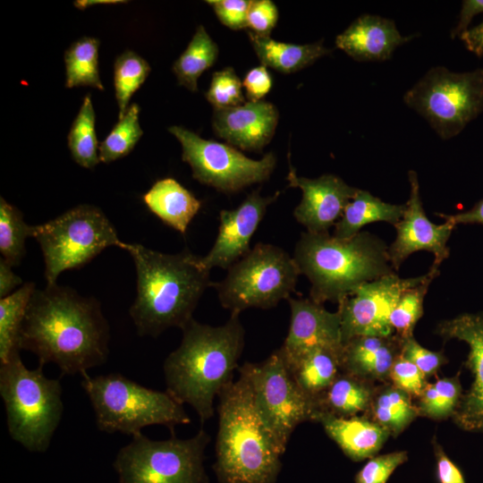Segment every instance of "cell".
<instances>
[{
	"mask_svg": "<svg viewBox=\"0 0 483 483\" xmlns=\"http://www.w3.org/2000/svg\"><path fill=\"white\" fill-rule=\"evenodd\" d=\"M109 338L99 302L55 284L33 292L20 347L33 352L39 366L53 362L62 375H82L106 361Z\"/></svg>",
	"mask_w": 483,
	"mask_h": 483,
	"instance_id": "1",
	"label": "cell"
},
{
	"mask_svg": "<svg viewBox=\"0 0 483 483\" xmlns=\"http://www.w3.org/2000/svg\"><path fill=\"white\" fill-rule=\"evenodd\" d=\"M182 330L180 345L163 365L166 392L181 404L191 405L203 424L215 414L216 398L233 381L245 330L238 312L217 326L191 318Z\"/></svg>",
	"mask_w": 483,
	"mask_h": 483,
	"instance_id": "2",
	"label": "cell"
},
{
	"mask_svg": "<svg viewBox=\"0 0 483 483\" xmlns=\"http://www.w3.org/2000/svg\"><path fill=\"white\" fill-rule=\"evenodd\" d=\"M124 250L137 273V296L130 316L138 334L157 337L171 327L182 329L212 284L201 257L188 250L166 254L137 243H127Z\"/></svg>",
	"mask_w": 483,
	"mask_h": 483,
	"instance_id": "3",
	"label": "cell"
},
{
	"mask_svg": "<svg viewBox=\"0 0 483 483\" xmlns=\"http://www.w3.org/2000/svg\"><path fill=\"white\" fill-rule=\"evenodd\" d=\"M218 429L213 469L219 483H275L283 453L255 407L249 374L239 377L218 395Z\"/></svg>",
	"mask_w": 483,
	"mask_h": 483,
	"instance_id": "4",
	"label": "cell"
},
{
	"mask_svg": "<svg viewBox=\"0 0 483 483\" xmlns=\"http://www.w3.org/2000/svg\"><path fill=\"white\" fill-rule=\"evenodd\" d=\"M293 258L310 283L309 298L337 304L359 286L395 273L388 246L375 234L360 232L350 239L329 233H302Z\"/></svg>",
	"mask_w": 483,
	"mask_h": 483,
	"instance_id": "5",
	"label": "cell"
},
{
	"mask_svg": "<svg viewBox=\"0 0 483 483\" xmlns=\"http://www.w3.org/2000/svg\"><path fill=\"white\" fill-rule=\"evenodd\" d=\"M62 386L43 367L30 369L20 353L0 364V395L10 436L33 453L47 450L63 415Z\"/></svg>",
	"mask_w": 483,
	"mask_h": 483,
	"instance_id": "6",
	"label": "cell"
},
{
	"mask_svg": "<svg viewBox=\"0 0 483 483\" xmlns=\"http://www.w3.org/2000/svg\"><path fill=\"white\" fill-rule=\"evenodd\" d=\"M81 376V387L93 407L97 427L103 432L133 436L151 425L173 430L177 425L191 423L183 405L166 391L145 387L119 373Z\"/></svg>",
	"mask_w": 483,
	"mask_h": 483,
	"instance_id": "7",
	"label": "cell"
},
{
	"mask_svg": "<svg viewBox=\"0 0 483 483\" xmlns=\"http://www.w3.org/2000/svg\"><path fill=\"white\" fill-rule=\"evenodd\" d=\"M32 237L38 242L45 262L47 285L56 284L59 275L80 268L105 249L125 250L113 224L97 207L76 206L44 224L32 225Z\"/></svg>",
	"mask_w": 483,
	"mask_h": 483,
	"instance_id": "8",
	"label": "cell"
},
{
	"mask_svg": "<svg viewBox=\"0 0 483 483\" xmlns=\"http://www.w3.org/2000/svg\"><path fill=\"white\" fill-rule=\"evenodd\" d=\"M300 275L293 257L280 247L259 242L211 286L225 309L241 313L250 308L271 309L289 299Z\"/></svg>",
	"mask_w": 483,
	"mask_h": 483,
	"instance_id": "9",
	"label": "cell"
},
{
	"mask_svg": "<svg viewBox=\"0 0 483 483\" xmlns=\"http://www.w3.org/2000/svg\"><path fill=\"white\" fill-rule=\"evenodd\" d=\"M209 441L204 429L187 439L151 440L140 433L119 450L113 466L119 483H208L204 459Z\"/></svg>",
	"mask_w": 483,
	"mask_h": 483,
	"instance_id": "10",
	"label": "cell"
},
{
	"mask_svg": "<svg viewBox=\"0 0 483 483\" xmlns=\"http://www.w3.org/2000/svg\"><path fill=\"white\" fill-rule=\"evenodd\" d=\"M403 99L443 140L453 138L483 112V68L453 72L433 67Z\"/></svg>",
	"mask_w": 483,
	"mask_h": 483,
	"instance_id": "11",
	"label": "cell"
},
{
	"mask_svg": "<svg viewBox=\"0 0 483 483\" xmlns=\"http://www.w3.org/2000/svg\"><path fill=\"white\" fill-rule=\"evenodd\" d=\"M243 366L258 414L284 454L297 426L314 420L315 402L292 379L279 349L259 363L245 362Z\"/></svg>",
	"mask_w": 483,
	"mask_h": 483,
	"instance_id": "12",
	"label": "cell"
},
{
	"mask_svg": "<svg viewBox=\"0 0 483 483\" xmlns=\"http://www.w3.org/2000/svg\"><path fill=\"white\" fill-rule=\"evenodd\" d=\"M168 131L180 141L182 159L190 165L192 177L218 191L234 193L263 182L275 169L272 152L254 160L229 144L202 139L186 128L174 125Z\"/></svg>",
	"mask_w": 483,
	"mask_h": 483,
	"instance_id": "13",
	"label": "cell"
},
{
	"mask_svg": "<svg viewBox=\"0 0 483 483\" xmlns=\"http://www.w3.org/2000/svg\"><path fill=\"white\" fill-rule=\"evenodd\" d=\"M428 273L402 278L396 273L366 283L338 303L343 344L357 336H391L390 315L401 295L422 283Z\"/></svg>",
	"mask_w": 483,
	"mask_h": 483,
	"instance_id": "14",
	"label": "cell"
},
{
	"mask_svg": "<svg viewBox=\"0 0 483 483\" xmlns=\"http://www.w3.org/2000/svg\"><path fill=\"white\" fill-rule=\"evenodd\" d=\"M411 185L409 200L402 219L394 225L396 237L388 247L392 267L397 271L413 252L426 250L434 254V264L440 265L448 256L447 242L455 227L450 221L436 225L426 216L419 196L417 173L409 171Z\"/></svg>",
	"mask_w": 483,
	"mask_h": 483,
	"instance_id": "15",
	"label": "cell"
},
{
	"mask_svg": "<svg viewBox=\"0 0 483 483\" xmlns=\"http://www.w3.org/2000/svg\"><path fill=\"white\" fill-rule=\"evenodd\" d=\"M436 333L445 341L457 339L469 345L465 366L470 370L473 381L462 394L453 419L462 429L483 433V312L464 313L443 320Z\"/></svg>",
	"mask_w": 483,
	"mask_h": 483,
	"instance_id": "16",
	"label": "cell"
},
{
	"mask_svg": "<svg viewBox=\"0 0 483 483\" xmlns=\"http://www.w3.org/2000/svg\"><path fill=\"white\" fill-rule=\"evenodd\" d=\"M263 197L259 190L250 192L235 208L221 210L219 227L215 243L209 252L201 257L209 270L218 267L228 269L249 252L251 237L263 220L267 209L280 195Z\"/></svg>",
	"mask_w": 483,
	"mask_h": 483,
	"instance_id": "17",
	"label": "cell"
},
{
	"mask_svg": "<svg viewBox=\"0 0 483 483\" xmlns=\"http://www.w3.org/2000/svg\"><path fill=\"white\" fill-rule=\"evenodd\" d=\"M287 180L289 186L302 191V199L293 216L312 233H328L358 191L335 174H323L315 179L298 176L291 164Z\"/></svg>",
	"mask_w": 483,
	"mask_h": 483,
	"instance_id": "18",
	"label": "cell"
},
{
	"mask_svg": "<svg viewBox=\"0 0 483 483\" xmlns=\"http://www.w3.org/2000/svg\"><path fill=\"white\" fill-rule=\"evenodd\" d=\"M287 300L291 310L290 326L279 348L284 360L318 347L342 353L343 344L338 310L330 312L310 298Z\"/></svg>",
	"mask_w": 483,
	"mask_h": 483,
	"instance_id": "19",
	"label": "cell"
},
{
	"mask_svg": "<svg viewBox=\"0 0 483 483\" xmlns=\"http://www.w3.org/2000/svg\"><path fill=\"white\" fill-rule=\"evenodd\" d=\"M278 118L272 103L249 101L235 107L214 109L212 124L215 133L229 145L260 151L272 140Z\"/></svg>",
	"mask_w": 483,
	"mask_h": 483,
	"instance_id": "20",
	"label": "cell"
},
{
	"mask_svg": "<svg viewBox=\"0 0 483 483\" xmlns=\"http://www.w3.org/2000/svg\"><path fill=\"white\" fill-rule=\"evenodd\" d=\"M412 38L402 36L390 19L363 14L336 37L335 45L356 61H385Z\"/></svg>",
	"mask_w": 483,
	"mask_h": 483,
	"instance_id": "21",
	"label": "cell"
},
{
	"mask_svg": "<svg viewBox=\"0 0 483 483\" xmlns=\"http://www.w3.org/2000/svg\"><path fill=\"white\" fill-rule=\"evenodd\" d=\"M401 353V340L391 336H357L343 343L341 370L364 380L390 377L391 369Z\"/></svg>",
	"mask_w": 483,
	"mask_h": 483,
	"instance_id": "22",
	"label": "cell"
},
{
	"mask_svg": "<svg viewBox=\"0 0 483 483\" xmlns=\"http://www.w3.org/2000/svg\"><path fill=\"white\" fill-rule=\"evenodd\" d=\"M313 421L319 422L327 436L354 462L373 457L390 436L384 427L364 417L317 412Z\"/></svg>",
	"mask_w": 483,
	"mask_h": 483,
	"instance_id": "23",
	"label": "cell"
},
{
	"mask_svg": "<svg viewBox=\"0 0 483 483\" xmlns=\"http://www.w3.org/2000/svg\"><path fill=\"white\" fill-rule=\"evenodd\" d=\"M142 199L163 223L182 234L201 208V201L174 178L157 181Z\"/></svg>",
	"mask_w": 483,
	"mask_h": 483,
	"instance_id": "24",
	"label": "cell"
},
{
	"mask_svg": "<svg viewBox=\"0 0 483 483\" xmlns=\"http://www.w3.org/2000/svg\"><path fill=\"white\" fill-rule=\"evenodd\" d=\"M284 361L299 388L314 402L341 371V353L326 348H313Z\"/></svg>",
	"mask_w": 483,
	"mask_h": 483,
	"instance_id": "25",
	"label": "cell"
},
{
	"mask_svg": "<svg viewBox=\"0 0 483 483\" xmlns=\"http://www.w3.org/2000/svg\"><path fill=\"white\" fill-rule=\"evenodd\" d=\"M248 36L261 64L284 73L300 71L331 52L325 47L322 40L297 45L276 41L250 30Z\"/></svg>",
	"mask_w": 483,
	"mask_h": 483,
	"instance_id": "26",
	"label": "cell"
},
{
	"mask_svg": "<svg viewBox=\"0 0 483 483\" xmlns=\"http://www.w3.org/2000/svg\"><path fill=\"white\" fill-rule=\"evenodd\" d=\"M404 210L405 204L386 203L369 191L358 189L335 225L333 235L338 239H350L360 233L363 226L374 222L395 225L402 219Z\"/></svg>",
	"mask_w": 483,
	"mask_h": 483,
	"instance_id": "27",
	"label": "cell"
},
{
	"mask_svg": "<svg viewBox=\"0 0 483 483\" xmlns=\"http://www.w3.org/2000/svg\"><path fill=\"white\" fill-rule=\"evenodd\" d=\"M372 400L373 392L366 380L341 370L329 387L315 400V405L317 412L353 417L367 411Z\"/></svg>",
	"mask_w": 483,
	"mask_h": 483,
	"instance_id": "28",
	"label": "cell"
},
{
	"mask_svg": "<svg viewBox=\"0 0 483 483\" xmlns=\"http://www.w3.org/2000/svg\"><path fill=\"white\" fill-rule=\"evenodd\" d=\"M35 284H23L0 300V364L20 353V333Z\"/></svg>",
	"mask_w": 483,
	"mask_h": 483,
	"instance_id": "29",
	"label": "cell"
},
{
	"mask_svg": "<svg viewBox=\"0 0 483 483\" xmlns=\"http://www.w3.org/2000/svg\"><path fill=\"white\" fill-rule=\"evenodd\" d=\"M219 54L216 43L206 29L199 25L186 49L175 60L173 71L179 85L191 91L198 90V79L216 62Z\"/></svg>",
	"mask_w": 483,
	"mask_h": 483,
	"instance_id": "30",
	"label": "cell"
},
{
	"mask_svg": "<svg viewBox=\"0 0 483 483\" xmlns=\"http://www.w3.org/2000/svg\"><path fill=\"white\" fill-rule=\"evenodd\" d=\"M100 41L92 37H82L74 41L64 53L65 87L68 89L89 86L99 90L105 88L98 70Z\"/></svg>",
	"mask_w": 483,
	"mask_h": 483,
	"instance_id": "31",
	"label": "cell"
},
{
	"mask_svg": "<svg viewBox=\"0 0 483 483\" xmlns=\"http://www.w3.org/2000/svg\"><path fill=\"white\" fill-rule=\"evenodd\" d=\"M95 119L91 97L87 94L72 123L67 139L73 160L88 169L94 168L100 162Z\"/></svg>",
	"mask_w": 483,
	"mask_h": 483,
	"instance_id": "32",
	"label": "cell"
},
{
	"mask_svg": "<svg viewBox=\"0 0 483 483\" xmlns=\"http://www.w3.org/2000/svg\"><path fill=\"white\" fill-rule=\"evenodd\" d=\"M371 411L374 421L396 436L419 415L406 392L391 386L373 397Z\"/></svg>",
	"mask_w": 483,
	"mask_h": 483,
	"instance_id": "33",
	"label": "cell"
},
{
	"mask_svg": "<svg viewBox=\"0 0 483 483\" xmlns=\"http://www.w3.org/2000/svg\"><path fill=\"white\" fill-rule=\"evenodd\" d=\"M438 265L433 263L427 278L419 284L406 290L390 315V324L395 335L403 341L413 336V330L423 315V301L431 282L438 275Z\"/></svg>",
	"mask_w": 483,
	"mask_h": 483,
	"instance_id": "34",
	"label": "cell"
},
{
	"mask_svg": "<svg viewBox=\"0 0 483 483\" xmlns=\"http://www.w3.org/2000/svg\"><path fill=\"white\" fill-rule=\"evenodd\" d=\"M150 70L149 64L131 50H126L115 58L114 85L119 119L124 115L131 97L144 83Z\"/></svg>",
	"mask_w": 483,
	"mask_h": 483,
	"instance_id": "35",
	"label": "cell"
},
{
	"mask_svg": "<svg viewBox=\"0 0 483 483\" xmlns=\"http://www.w3.org/2000/svg\"><path fill=\"white\" fill-rule=\"evenodd\" d=\"M32 235V225L23 219L22 213L3 197L0 199V252L8 264L17 266L23 258L25 241Z\"/></svg>",
	"mask_w": 483,
	"mask_h": 483,
	"instance_id": "36",
	"label": "cell"
},
{
	"mask_svg": "<svg viewBox=\"0 0 483 483\" xmlns=\"http://www.w3.org/2000/svg\"><path fill=\"white\" fill-rule=\"evenodd\" d=\"M140 111V108L136 103L130 105L124 115L100 142V162H113L127 156L134 148L143 134L139 123Z\"/></svg>",
	"mask_w": 483,
	"mask_h": 483,
	"instance_id": "37",
	"label": "cell"
},
{
	"mask_svg": "<svg viewBox=\"0 0 483 483\" xmlns=\"http://www.w3.org/2000/svg\"><path fill=\"white\" fill-rule=\"evenodd\" d=\"M462 394L459 374L438 379L427 385L419 396V413L435 419L453 416Z\"/></svg>",
	"mask_w": 483,
	"mask_h": 483,
	"instance_id": "38",
	"label": "cell"
},
{
	"mask_svg": "<svg viewBox=\"0 0 483 483\" xmlns=\"http://www.w3.org/2000/svg\"><path fill=\"white\" fill-rule=\"evenodd\" d=\"M242 82L232 67L215 72L205 94L214 109L235 107L245 104Z\"/></svg>",
	"mask_w": 483,
	"mask_h": 483,
	"instance_id": "39",
	"label": "cell"
},
{
	"mask_svg": "<svg viewBox=\"0 0 483 483\" xmlns=\"http://www.w3.org/2000/svg\"><path fill=\"white\" fill-rule=\"evenodd\" d=\"M408 461L406 451H397L370 458L357 472L355 483H387L394 470Z\"/></svg>",
	"mask_w": 483,
	"mask_h": 483,
	"instance_id": "40",
	"label": "cell"
},
{
	"mask_svg": "<svg viewBox=\"0 0 483 483\" xmlns=\"http://www.w3.org/2000/svg\"><path fill=\"white\" fill-rule=\"evenodd\" d=\"M425 377L423 372L401 353L394 360L390 372V378L394 386L415 396H420L427 386Z\"/></svg>",
	"mask_w": 483,
	"mask_h": 483,
	"instance_id": "41",
	"label": "cell"
},
{
	"mask_svg": "<svg viewBox=\"0 0 483 483\" xmlns=\"http://www.w3.org/2000/svg\"><path fill=\"white\" fill-rule=\"evenodd\" d=\"M401 355L416 365L426 377L435 374L446 361L442 352L424 348L413 336L401 341Z\"/></svg>",
	"mask_w": 483,
	"mask_h": 483,
	"instance_id": "42",
	"label": "cell"
},
{
	"mask_svg": "<svg viewBox=\"0 0 483 483\" xmlns=\"http://www.w3.org/2000/svg\"><path fill=\"white\" fill-rule=\"evenodd\" d=\"M278 21V10L271 0H250L247 27L250 31L269 37Z\"/></svg>",
	"mask_w": 483,
	"mask_h": 483,
	"instance_id": "43",
	"label": "cell"
},
{
	"mask_svg": "<svg viewBox=\"0 0 483 483\" xmlns=\"http://www.w3.org/2000/svg\"><path fill=\"white\" fill-rule=\"evenodd\" d=\"M250 0H210L206 1L213 8L218 20L232 30L247 27Z\"/></svg>",
	"mask_w": 483,
	"mask_h": 483,
	"instance_id": "44",
	"label": "cell"
},
{
	"mask_svg": "<svg viewBox=\"0 0 483 483\" xmlns=\"http://www.w3.org/2000/svg\"><path fill=\"white\" fill-rule=\"evenodd\" d=\"M273 80L265 65L250 69L245 75L242 86L250 101L257 102L270 91Z\"/></svg>",
	"mask_w": 483,
	"mask_h": 483,
	"instance_id": "45",
	"label": "cell"
},
{
	"mask_svg": "<svg viewBox=\"0 0 483 483\" xmlns=\"http://www.w3.org/2000/svg\"><path fill=\"white\" fill-rule=\"evenodd\" d=\"M437 483H466L462 470L446 455L441 445L433 442Z\"/></svg>",
	"mask_w": 483,
	"mask_h": 483,
	"instance_id": "46",
	"label": "cell"
},
{
	"mask_svg": "<svg viewBox=\"0 0 483 483\" xmlns=\"http://www.w3.org/2000/svg\"><path fill=\"white\" fill-rule=\"evenodd\" d=\"M483 13V0H465L462 2L460 19L456 27L452 30L451 37H460L468 30L473 17Z\"/></svg>",
	"mask_w": 483,
	"mask_h": 483,
	"instance_id": "47",
	"label": "cell"
},
{
	"mask_svg": "<svg viewBox=\"0 0 483 483\" xmlns=\"http://www.w3.org/2000/svg\"><path fill=\"white\" fill-rule=\"evenodd\" d=\"M436 215L445 221H450L455 226L461 224L483 225V199L479 200L471 209L465 212L454 215L436 213Z\"/></svg>",
	"mask_w": 483,
	"mask_h": 483,
	"instance_id": "48",
	"label": "cell"
},
{
	"mask_svg": "<svg viewBox=\"0 0 483 483\" xmlns=\"http://www.w3.org/2000/svg\"><path fill=\"white\" fill-rule=\"evenodd\" d=\"M22 284V280L15 275L12 270V266L4 261L0 260V297L4 298L13 292L16 286Z\"/></svg>",
	"mask_w": 483,
	"mask_h": 483,
	"instance_id": "49",
	"label": "cell"
},
{
	"mask_svg": "<svg viewBox=\"0 0 483 483\" xmlns=\"http://www.w3.org/2000/svg\"><path fill=\"white\" fill-rule=\"evenodd\" d=\"M460 38L470 51L478 56L483 55V21L479 25L468 29Z\"/></svg>",
	"mask_w": 483,
	"mask_h": 483,
	"instance_id": "50",
	"label": "cell"
},
{
	"mask_svg": "<svg viewBox=\"0 0 483 483\" xmlns=\"http://www.w3.org/2000/svg\"><path fill=\"white\" fill-rule=\"evenodd\" d=\"M126 1L122 0H78L74 2V6L77 8L83 10L89 6L96 5V4H124Z\"/></svg>",
	"mask_w": 483,
	"mask_h": 483,
	"instance_id": "51",
	"label": "cell"
}]
</instances>
